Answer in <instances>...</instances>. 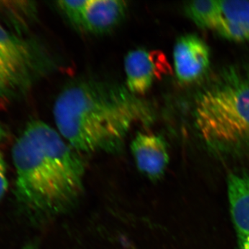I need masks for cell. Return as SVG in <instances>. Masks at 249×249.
<instances>
[{
	"instance_id": "6da1fadb",
	"label": "cell",
	"mask_w": 249,
	"mask_h": 249,
	"mask_svg": "<svg viewBox=\"0 0 249 249\" xmlns=\"http://www.w3.org/2000/svg\"><path fill=\"white\" fill-rule=\"evenodd\" d=\"M18 205L34 220L65 212L83 192V159L58 131L38 120L28 123L12 148Z\"/></svg>"
},
{
	"instance_id": "7a4b0ae2",
	"label": "cell",
	"mask_w": 249,
	"mask_h": 249,
	"mask_svg": "<svg viewBox=\"0 0 249 249\" xmlns=\"http://www.w3.org/2000/svg\"><path fill=\"white\" fill-rule=\"evenodd\" d=\"M53 111L59 133L81 153L119 151L133 126L148 125L155 120L146 101L126 87L97 80L67 85Z\"/></svg>"
},
{
	"instance_id": "3957f363",
	"label": "cell",
	"mask_w": 249,
	"mask_h": 249,
	"mask_svg": "<svg viewBox=\"0 0 249 249\" xmlns=\"http://www.w3.org/2000/svg\"><path fill=\"white\" fill-rule=\"evenodd\" d=\"M195 121L210 146L226 151L249 149V80L226 77L196 101Z\"/></svg>"
},
{
	"instance_id": "277c9868",
	"label": "cell",
	"mask_w": 249,
	"mask_h": 249,
	"mask_svg": "<svg viewBox=\"0 0 249 249\" xmlns=\"http://www.w3.org/2000/svg\"><path fill=\"white\" fill-rule=\"evenodd\" d=\"M51 61L38 44L0 24V69L21 92L48 71Z\"/></svg>"
},
{
	"instance_id": "5b68a950",
	"label": "cell",
	"mask_w": 249,
	"mask_h": 249,
	"mask_svg": "<svg viewBox=\"0 0 249 249\" xmlns=\"http://www.w3.org/2000/svg\"><path fill=\"white\" fill-rule=\"evenodd\" d=\"M126 88L136 96L150 90L156 79L168 72L164 55L157 51L139 49L129 52L124 60Z\"/></svg>"
},
{
	"instance_id": "8992f818",
	"label": "cell",
	"mask_w": 249,
	"mask_h": 249,
	"mask_svg": "<svg viewBox=\"0 0 249 249\" xmlns=\"http://www.w3.org/2000/svg\"><path fill=\"white\" fill-rule=\"evenodd\" d=\"M174 65L178 80L191 83L207 71L211 61L209 46L196 35L181 36L173 51Z\"/></svg>"
},
{
	"instance_id": "52a82bcc",
	"label": "cell",
	"mask_w": 249,
	"mask_h": 249,
	"mask_svg": "<svg viewBox=\"0 0 249 249\" xmlns=\"http://www.w3.org/2000/svg\"><path fill=\"white\" fill-rule=\"evenodd\" d=\"M130 148L139 171L152 180L163 176L169 163L168 147L163 137L139 132Z\"/></svg>"
},
{
	"instance_id": "ba28073f",
	"label": "cell",
	"mask_w": 249,
	"mask_h": 249,
	"mask_svg": "<svg viewBox=\"0 0 249 249\" xmlns=\"http://www.w3.org/2000/svg\"><path fill=\"white\" fill-rule=\"evenodd\" d=\"M231 213L241 249H249V177L231 174L228 178Z\"/></svg>"
},
{
	"instance_id": "9c48e42d",
	"label": "cell",
	"mask_w": 249,
	"mask_h": 249,
	"mask_svg": "<svg viewBox=\"0 0 249 249\" xmlns=\"http://www.w3.org/2000/svg\"><path fill=\"white\" fill-rule=\"evenodd\" d=\"M127 4L119 0H89L83 18V30L105 34L115 28L125 16Z\"/></svg>"
},
{
	"instance_id": "30bf717a",
	"label": "cell",
	"mask_w": 249,
	"mask_h": 249,
	"mask_svg": "<svg viewBox=\"0 0 249 249\" xmlns=\"http://www.w3.org/2000/svg\"><path fill=\"white\" fill-rule=\"evenodd\" d=\"M222 19L216 31L235 42H249V1H219Z\"/></svg>"
},
{
	"instance_id": "8fae6325",
	"label": "cell",
	"mask_w": 249,
	"mask_h": 249,
	"mask_svg": "<svg viewBox=\"0 0 249 249\" xmlns=\"http://www.w3.org/2000/svg\"><path fill=\"white\" fill-rule=\"evenodd\" d=\"M36 6L32 1H0V14L6 22L16 31V34L27 29L36 18Z\"/></svg>"
},
{
	"instance_id": "7c38bea8",
	"label": "cell",
	"mask_w": 249,
	"mask_h": 249,
	"mask_svg": "<svg viewBox=\"0 0 249 249\" xmlns=\"http://www.w3.org/2000/svg\"><path fill=\"white\" fill-rule=\"evenodd\" d=\"M187 16L198 27L215 31L222 19L219 1H191L185 6Z\"/></svg>"
},
{
	"instance_id": "4fadbf2b",
	"label": "cell",
	"mask_w": 249,
	"mask_h": 249,
	"mask_svg": "<svg viewBox=\"0 0 249 249\" xmlns=\"http://www.w3.org/2000/svg\"><path fill=\"white\" fill-rule=\"evenodd\" d=\"M89 0H71L57 2L60 11L75 27L83 29V18Z\"/></svg>"
},
{
	"instance_id": "5bb4252c",
	"label": "cell",
	"mask_w": 249,
	"mask_h": 249,
	"mask_svg": "<svg viewBox=\"0 0 249 249\" xmlns=\"http://www.w3.org/2000/svg\"><path fill=\"white\" fill-rule=\"evenodd\" d=\"M19 92L21 91L12 78L0 69V98L13 97Z\"/></svg>"
},
{
	"instance_id": "9a60e30c",
	"label": "cell",
	"mask_w": 249,
	"mask_h": 249,
	"mask_svg": "<svg viewBox=\"0 0 249 249\" xmlns=\"http://www.w3.org/2000/svg\"><path fill=\"white\" fill-rule=\"evenodd\" d=\"M8 186H9V182H8L6 164H5L2 155L0 153V202L6 194Z\"/></svg>"
},
{
	"instance_id": "2e32d148",
	"label": "cell",
	"mask_w": 249,
	"mask_h": 249,
	"mask_svg": "<svg viewBox=\"0 0 249 249\" xmlns=\"http://www.w3.org/2000/svg\"><path fill=\"white\" fill-rule=\"evenodd\" d=\"M6 137V132H5L4 129L3 128L1 124H0V142L3 140Z\"/></svg>"
},
{
	"instance_id": "e0dca14e",
	"label": "cell",
	"mask_w": 249,
	"mask_h": 249,
	"mask_svg": "<svg viewBox=\"0 0 249 249\" xmlns=\"http://www.w3.org/2000/svg\"><path fill=\"white\" fill-rule=\"evenodd\" d=\"M22 249H38V248H37V246L34 245V244H29V245L24 246Z\"/></svg>"
},
{
	"instance_id": "ac0fdd59",
	"label": "cell",
	"mask_w": 249,
	"mask_h": 249,
	"mask_svg": "<svg viewBox=\"0 0 249 249\" xmlns=\"http://www.w3.org/2000/svg\"><path fill=\"white\" fill-rule=\"evenodd\" d=\"M248 79L249 80V65L248 67Z\"/></svg>"
},
{
	"instance_id": "d6986e66",
	"label": "cell",
	"mask_w": 249,
	"mask_h": 249,
	"mask_svg": "<svg viewBox=\"0 0 249 249\" xmlns=\"http://www.w3.org/2000/svg\"><path fill=\"white\" fill-rule=\"evenodd\" d=\"M0 18H1V14H0Z\"/></svg>"
}]
</instances>
